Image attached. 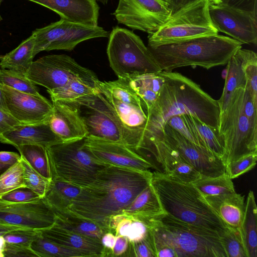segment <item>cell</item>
Here are the masks:
<instances>
[{
    "label": "cell",
    "mask_w": 257,
    "mask_h": 257,
    "mask_svg": "<svg viewBox=\"0 0 257 257\" xmlns=\"http://www.w3.org/2000/svg\"><path fill=\"white\" fill-rule=\"evenodd\" d=\"M120 213L143 221L165 213L159 198L151 183Z\"/></svg>",
    "instance_id": "26"
},
{
    "label": "cell",
    "mask_w": 257,
    "mask_h": 257,
    "mask_svg": "<svg viewBox=\"0 0 257 257\" xmlns=\"http://www.w3.org/2000/svg\"><path fill=\"white\" fill-rule=\"evenodd\" d=\"M0 110L3 112L9 114L7 108L4 93L0 86Z\"/></svg>",
    "instance_id": "57"
},
{
    "label": "cell",
    "mask_w": 257,
    "mask_h": 257,
    "mask_svg": "<svg viewBox=\"0 0 257 257\" xmlns=\"http://www.w3.org/2000/svg\"><path fill=\"white\" fill-rule=\"evenodd\" d=\"M197 0H171L172 14L182 7Z\"/></svg>",
    "instance_id": "56"
},
{
    "label": "cell",
    "mask_w": 257,
    "mask_h": 257,
    "mask_svg": "<svg viewBox=\"0 0 257 257\" xmlns=\"http://www.w3.org/2000/svg\"><path fill=\"white\" fill-rule=\"evenodd\" d=\"M70 102L78 109L87 132L86 137L123 143L119 124L100 91Z\"/></svg>",
    "instance_id": "12"
},
{
    "label": "cell",
    "mask_w": 257,
    "mask_h": 257,
    "mask_svg": "<svg viewBox=\"0 0 257 257\" xmlns=\"http://www.w3.org/2000/svg\"><path fill=\"white\" fill-rule=\"evenodd\" d=\"M80 189L63 181L51 180L43 198L53 211H65L79 194Z\"/></svg>",
    "instance_id": "32"
},
{
    "label": "cell",
    "mask_w": 257,
    "mask_h": 257,
    "mask_svg": "<svg viewBox=\"0 0 257 257\" xmlns=\"http://www.w3.org/2000/svg\"><path fill=\"white\" fill-rule=\"evenodd\" d=\"M166 123L169 124L190 142L207 149L193 127L185 119L184 114L171 116Z\"/></svg>",
    "instance_id": "43"
},
{
    "label": "cell",
    "mask_w": 257,
    "mask_h": 257,
    "mask_svg": "<svg viewBox=\"0 0 257 257\" xmlns=\"http://www.w3.org/2000/svg\"><path fill=\"white\" fill-rule=\"evenodd\" d=\"M39 234L37 230L21 228L6 233L3 237L6 243L31 246Z\"/></svg>",
    "instance_id": "45"
},
{
    "label": "cell",
    "mask_w": 257,
    "mask_h": 257,
    "mask_svg": "<svg viewBox=\"0 0 257 257\" xmlns=\"http://www.w3.org/2000/svg\"><path fill=\"white\" fill-rule=\"evenodd\" d=\"M127 250L128 251H125L127 254L125 256L156 257L152 238L149 231L143 239L137 242H128Z\"/></svg>",
    "instance_id": "46"
},
{
    "label": "cell",
    "mask_w": 257,
    "mask_h": 257,
    "mask_svg": "<svg viewBox=\"0 0 257 257\" xmlns=\"http://www.w3.org/2000/svg\"><path fill=\"white\" fill-rule=\"evenodd\" d=\"M21 158V155L15 152L0 151V163L3 164L11 166L19 162Z\"/></svg>",
    "instance_id": "54"
},
{
    "label": "cell",
    "mask_w": 257,
    "mask_h": 257,
    "mask_svg": "<svg viewBox=\"0 0 257 257\" xmlns=\"http://www.w3.org/2000/svg\"><path fill=\"white\" fill-rule=\"evenodd\" d=\"M152 172L108 165L80 189L67 210L110 232L109 219L119 214L150 183Z\"/></svg>",
    "instance_id": "1"
},
{
    "label": "cell",
    "mask_w": 257,
    "mask_h": 257,
    "mask_svg": "<svg viewBox=\"0 0 257 257\" xmlns=\"http://www.w3.org/2000/svg\"><path fill=\"white\" fill-rule=\"evenodd\" d=\"M243 71L246 79L245 88L257 103V55L252 50L246 49Z\"/></svg>",
    "instance_id": "42"
},
{
    "label": "cell",
    "mask_w": 257,
    "mask_h": 257,
    "mask_svg": "<svg viewBox=\"0 0 257 257\" xmlns=\"http://www.w3.org/2000/svg\"><path fill=\"white\" fill-rule=\"evenodd\" d=\"M226 227L239 229L244 213V197L236 192L204 196Z\"/></svg>",
    "instance_id": "24"
},
{
    "label": "cell",
    "mask_w": 257,
    "mask_h": 257,
    "mask_svg": "<svg viewBox=\"0 0 257 257\" xmlns=\"http://www.w3.org/2000/svg\"><path fill=\"white\" fill-rule=\"evenodd\" d=\"M257 153L244 156L226 166V173L231 179L249 171L256 165Z\"/></svg>",
    "instance_id": "44"
},
{
    "label": "cell",
    "mask_w": 257,
    "mask_h": 257,
    "mask_svg": "<svg viewBox=\"0 0 257 257\" xmlns=\"http://www.w3.org/2000/svg\"><path fill=\"white\" fill-rule=\"evenodd\" d=\"M160 74L164 78V84L156 103L148 110L141 144L160 133L166 121L174 115L190 114L218 130L220 108L218 100L178 72L162 71Z\"/></svg>",
    "instance_id": "2"
},
{
    "label": "cell",
    "mask_w": 257,
    "mask_h": 257,
    "mask_svg": "<svg viewBox=\"0 0 257 257\" xmlns=\"http://www.w3.org/2000/svg\"><path fill=\"white\" fill-rule=\"evenodd\" d=\"M10 167L9 165L0 163V176Z\"/></svg>",
    "instance_id": "58"
},
{
    "label": "cell",
    "mask_w": 257,
    "mask_h": 257,
    "mask_svg": "<svg viewBox=\"0 0 257 257\" xmlns=\"http://www.w3.org/2000/svg\"><path fill=\"white\" fill-rule=\"evenodd\" d=\"M109 34V32L98 26H90L73 23L63 36L52 43L45 51H71L81 42L95 38L107 37Z\"/></svg>",
    "instance_id": "27"
},
{
    "label": "cell",
    "mask_w": 257,
    "mask_h": 257,
    "mask_svg": "<svg viewBox=\"0 0 257 257\" xmlns=\"http://www.w3.org/2000/svg\"><path fill=\"white\" fill-rule=\"evenodd\" d=\"M16 148L32 167L45 178L52 180L45 147L38 145H22Z\"/></svg>",
    "instance_id": "35"
},
{
    "label": "cell",
    "mask_w": 257,
    "mask_h": 257,
    "mask_svg": "<svg viewBox=\"0 0 257 257\" xmlns=\"http://www.w3.org/2000/svg\"><path fill=\"white\" fill-rule=\"evenodd\" d=\"M84 146L98 161L105 165L141 170L155 169L154 165L149 159L122 143L86 137Z\"/></svg>",
    "instance_id": "18"
},
{
    "label": "cell",
    "mask_w": 257,
    "mask_h": 257,
    "mask_svg": "<svg viewBox=\"0 0 257 257\" xmlns=\"http://www.w3.org/2000/svg\"><path fill=\"white\" fill-rule=\"evenodd\" d=\"M1 56H0V59H1Z\"/></svg>",
    "instance_id": "63"
},
{
    "label": "cell",
    "mask_w": 257,
    "mask_h": 257,
    "mask_svg": "<svg viewBox=\"0 0 257 257\" xmlns=\"http://www.w3.org/2000/svg\"><path fill=\"white\" fill-rule=\"evenodd\" d=\"M58 14L61 19L81 25L98 26L99 7L95 0H26Z\"/></svg>",
    "instance_id": "22"
},
{
    "label": "cell",
    "mask_w": 257,
    "mask_h": 257,
    "mask_svg": "<svg viewBox=\"0 0 257 257\" xmlns=\"http://www.w3.org/2000/svg\"><path fill=\"white\" fill-rule=\"evenodd\" d=\"M62 142L52 131L47 121L20 124L0 135V142L15 148L22 145H38L46 148Z\"/></svg>",
    "instance_id": "23"
},
{
    "label": "cell",
    "mask_w": 257,
    "mask_h": 257,
    "mask_svg": "<svg viewBox=\"0 0 257 257\" xmlns=\"http://www.w3.org/2000/svg\"><path fill=\"white\" fill-rule=\"evenodd\" d=\"M143 222L153 236L174 249L177 257H227L220 236L215 232L165 213Z\"/></svg>",
    "instance_id": "5"
},
{
    "label": "cell",
    "mask_w": 257,
    "mask_h": 257,
    "mask_svg": "<svg viewBox=\"0 0 257 257\" xmlns=\"http://www.w3.org/2000/svg\"><path fill=\"white\" fill-rule=\"evenodd\" d=\"M128 246L127 238L123 236H116L115 243L112 249V256L121 255L126 251Z\"/></svg>",
    "instance_id": "53"
},
{
    "label": "cell",
    "mask_w": 257,
    "mask_h": 257,
    "mask_svg": "<svg viewBox=\"0 0 257 257\" xmlns=\"http://www.w3.org/2000/svg\"><path fill=\"white\" fill-rule=\"evenodd\" d=\"M246 49H238L228 61L226 68L225 83L220 99L218 100L220 111L224 107L231 93L236 88L245 87L246 79L243 63Z\"/></svg>",
    "instance_id": "28"
},
{
    "label": "cell",
    "mask_w": 257,
    "mask_h": 257,
    "mask_svg": "<svg viewBox=\"0 0 257 257\" xmlns=\"http://www.w3.org/2000/svg\"><path fill=\"white\" fill-rule=\"evenodd\" d=\"M210 0H197L177 10L158 30L149 34L148 46L218 34L210 17Z\"/></svg>",
    "instance_id": "10"
},
{
    "label": "cell",
    "mask_w": 257,
    "mask_h": 257,
    "mask_svg": "<svg viewBox=\"0 0 257 257\" xmlns=\"http://www.w3.org/2000/svg\"><path fill=\"white\" fill-rule=\"evenodd\" d=\"M184 116L197 132L207 149L224 162L225 142L218 130L210 127L192 115L184 114Z\"/></svg>",
    "instance_id": "33"
},
{
    "label": "cell",
    "mask_w": 257,
    "mask_h": 257,
    "mask_svg": "<svg viewBox=\"0 0 257 257\" xmlns=\"http://www.w3.org/2000/svg\"><path fill=\"white\" fill-rule=\"evenodd\" d=\"M31 247L38 257H85L79 251L61 246L47 239L40 232L31 243Z\"/></svg>",
    "instance_id": "37"
},
{
    "label": "cell",
    "mask_w": 257,
    "mask_h": 257,
    "mask_svg": "<svg viewBox=\"0 0 257 257\" xmlns=\"http://www.w3.org/2000/svg\"><path fill=\"white\" fill-rule=\"evenodd\" d=\"M147 47L160 69L171 71L186 66L209 69L225 65L242 44L217 34Z\"/></svg>",
    "instance_id": "4"
},
{
    "label": "cell",
    "mask_w": 257,
    "mask_h": 257,
    "mask_svg": "<svg viewBox=\"0 0 257 257\" xmlns=\"http://www.w3.org/2000/svg\"><path fill=\"white\" fill-rule=\"evenodd\" d=\"M157 140L177 150L203 177H217L226 173L222 159L190 142L167 123L157 135L144 141L141 147Z\"/></svg>",
    "instance_id": "13"
},
{
    "label": "cell",
    "mask_w": 257,
    "mask_h": 257,
    "mask_svg": "<svg viewBox=\"0 0 257 257\" xmlns=\"http://www.w3.org/2000/svg\"><path fill=\"white\" fill-rule=\"evenodd\" d=\"M116 236L112 233H105L101 238V242L104 247L112 249L115 243Z\"/></svg>",
    "instance_id": "55"
},
{
    "label": "cell",
    "mask_w": 257,
    "mask_h": 257,
    "mask_svg": "<svg viewBox=\"0 0 257 257\" xmlns=\"http://www.w3.org/2000/svg\"><path fill=\"white\" fill-rule=\"evenodd\" d=\"M0 83L22 92L40 94L36 85L18 71L0 68Z\"/></svg>",
    "instance_id": "38"
},
{
    "label": "cell",
    "mask_w": 257,
    "mask_h": 257,
    "mask_svg": "<svg viewBox=\"0 0 257 257\" xmlns=\"http://www.w3.org/2000/svg\"><path fill=\"white\" fill-rule=\"evenodd\" d=\"M25 187L23 167L20 160L0 176V198L12 190Z\"/></svg>",
    "instance_id": "40"
},
{
    "label": "cell",
    "mask_w": 257,
    "mask_h": 257,
    "mask_svg": "<svg viewBox=\"0 0 257 257\" xmlns=\"http://www.w3.org/2000/svg\"><path fill=\"white\" fill-rule=\"evenodd\" d=\"M257 208L254 193L250 191L245 203L243 218L239 228L247 257H257Z\"/></svg>",
    "instance_id": "29"
},
{
    "label": "cell",
    "mask_w": 257,
    "mask_h": 257,
    "mask_svg": "<svg viewBox=\"0 0 257 257\" xmlns=\"http://www.w3.org/2000/svg\"><path fill=\"white\" fill-rule=\"evenodd\" d=\"M54 211L44 198L25 203H10L0 200V224L41 230L55 223Z\"/></svg>",
    "instance_id": "16"
},
{
    "label": "cell",
    "mask_w": 257,
    "mask_h": 257,
    "mask_svg": "<svg viewBox=\"0 0 257 257\" xmlns=\"http://www.w3.org/2000/svg\"><path fill=\"white\" fill-rule=\"evenodd\" d=\"M41 198L28 187H21L6 193L0 198V200L10 203H25L37 201Z\"/></svg>",
    "instance_id": "47"
},
{
    "label": "cell",
    "mask_w": 257,
    "mask_h": 257,
    "mask_svg": "<svg viewBox=\"0 0 257 257\" xmlns=\"http://www.w3.org/2000/svg\"><path fill=\"white\" fill-rule=\"evenodd\" d=\"M55 223L75 232L101 239L105 231L93 222L74 215L68 210H53Z\"/></svg>",
    "instance_id": "31"
},
{
    "label": "cell",
    "mask_w": 257,
    "mask_h": 257,
    "mask_svg": "<svg viewBox=\"0 0 257 257\" xmlns=\"http://www.w3.org/2000/svg\"><path fill=\"white\" fill-rule=\"evenodd\" d=\"M148 232V230L146 224L142 221L134 218L129 227L126 237L128 242H137L144 238Z\"/></svg>",
    "instance_id": "50"
},
{
    "label": "cell",
    "mask_w": 257,
    "mask_h": 257,
    "mask_svg": "<svg viewBox=\"0 0 257 257\" xmlns=\"http://www.w3.org/2000/svg\"><path fill=\"white\" fill-rule=\"evenodd\" d=\"M37 230L47 239L61 246L79 251L85 257L112 256V249L104 247L100 239L75 232L55 223L50 227Z\"/></svg>",
    "instance_id": "21"
},
{
    "label": "cell",
    "mask_w": 257,
    "mask_h": 257,
    "mask_svg": "<svg viewBox=\"0 0 257 257\" xmlns=\"http://www.w3.org/2000/svg\"><path fill=\"white\" fill-rule=\"evenodd\" d=\"M172 14L171 0H118L113 13L119 24L149 34L158 30Z\"/></svg>",
    "instance_id": "11"
},
{
    "label": "cell",
    "mask_w": 257,
    "mask_h": 257,
    "mask_svg": "<svg viewBox=\"0 0 257 257\" xmlns=\"http://www.w3.org/2000/svg\"><path fill=\"white\" fill-rule=\"evenodd\" d=\"M94 73L64 55H49L33 61L25 74L36 85L52 90L63 86L71 79Z\"/></svg>",
    "instance_id": "14"
},
{
    "label": "cell",
    "mask_w": 257,
    "mask_h": 257,
    "mask_svg": "<svg viewBox=\"0 0 257 257\" xmlns=\"http://www.w3.org/2000/svg\"><path fill=\"white\" fill-rule=\"evenodd\" d=\"M140 150L148 152L152 157L156 171L171 178L192 183L202 177L177 150L162 140L147 144Z\"/></svg>",
    "instance_id": "19"
},
{
    "label": "cell",
    "mask_w": 257,
    "mask_h": 257,
    "mask_svg": "<svg viewBox=\"0 0 257 257\" xmlns=\"http://www.w3.org/2000/svg\"><path fill=\"white\" fill-rule=\"evenodd\" d=\"M20 124L10 114L0 110V135Z\"/></svg>",
    "instance_id": "52"
},
{
    "label": "cell",
    "mask_w": 257,
    "mask_h": 257,
    "mask_svg": "<svg viewBox=\"0 0 257 257\" xmlns=\"http://www.w3.org/2000/svg\"><path fill=\"white\" fill-rule=\"evenodd\" d=\"M204 196L235 192L233 183L226 173L217 177H203L192 183Z\"/></svg>",
    "instance_id": "36"
},
{
    "label": "cell",
    "mask_w": 257,
    "mask_h": 257,
    "mask_svg": "<svg viewBox=\"0 0 257 257\" xmlns=\"http://www.w3.org/2000/svg\"><path fill=\"white\" fill-rule=\"evenodd\" d=\"M84 139L62 142L46 148L52 180L63 181L80 188L106 167L84 147Z\"/></svg>",
    "instance_id": "7"
},
{
    "label": "cell",
    "mask_w": 257,
    "mask_h": 257,
    "mask_svg": "<svg viewBox=\"0 0 257 257\" xmlns=\"http://www.w3.org/2000/svg\"><path fill=\"white\" fill-rule=\"evenodd\" d=\"M108 37V59L118 78L162 71L148 48L132 31L116 26Z\"/></svg>",
    "instance_id": "8"
},
{
    "label": "cell",
    "mask_w": 257,
    "mask_h": 257,
    "mask_svg": "<svg viewBox=\"0 0 257 257\" xmlns=\"http://www.w3.org/2000/svg\"><path fill=\"white\" fill-rule=\"evenodd\" d=\"M4 256L38 257L31 246L5 243L3 249Z\"/></svg>",
    "instance_id": "49"
},
{
    "label": "cell",
    "mask_w": 257,
    "mask_h": 257,
    "mask_svg": "<svg viewBox=\"0 0 257 257\" xmlns=\"http://www.w3.org/2000/svg\"><path fill=\"white\" fill-rule=\"evenodd\" d=\"M2 1H3V0H0V6H1V4Z\"/></svg>",
    "instance_id": "62"
},
{
    "label": "cell",
    "mask_w": 257,
    "mask_h": 257,
    "mask_svg": "<svg viewBox=\"0 0 257 257\" xmlns=\"http://www.w3.org/2000/svg\"><path fill=\"white\" fill-rule=\"evenodd\" d=\"M99 79L94 73L75 77L63 86L47 90L51 101L70 102L99 92Z\"/></svg>",
    "instance_id": "25"
},
{
    "label": "cell",
    "mask_w": 257,
    "mask_h": 257,
    "mask_svg": "<svg viewBox=\"0 0 257 257\" xmlns=\"http://www.w3.org/2000/svg\"><path fill=\"white\" fill-rule=\"evenodd\" d=\"M98 2L102 3L103 5H106L108 0H97Z\"/></svg>",
    "instance_id": "60"
},
{
    "label": "cell",
    "mask_w": 257,
    "mask_h": 257,
    "mask_svg": "<svg viewBox=\"0 0 257 257\" xmlns=\"http://www.w3.org/2000/svg\"><path fill=\"white\" fill-rule=\"evenodd\" d=\"M243 112L249 120L257 125V103L253 100L251 94L246 88H243L241 95Z\"/></svg>",
    "instance_id": "48"
},
{
    "label": "cell",
    "mask_w": 257,
    "mask_h": 257,
    "mask_svg": "<svg viewBox=\"0 0 257 257\" xmlns=\"http://www.w3.org/2000/svg\"><path fill=\"white\" fill-rule=\"evenodd\" d=\"M150 183L166 214L220 236L224 233L226 227L192 183L175 180L157 171L152 172Z\"/></svg>",
    "instance_id": "3"
},
{
    "label": "cell",
    "mask_w": 257,
    "mask_h": 257,
    "mask_svg": "<svg viewBox=\"0 0 257 257\" xmlns=\"http://www.w3.org/2000/svg\"><path fill=\"white\" fill-rule=\"evenodd\" d=\"M100 93L120 127L123 143L137 152L147 121V108L124 79L98 82Z\"/></svg>",
    "instance_id": "6"
},
{
    "label": "cell",
    "mask_w": 257,
    "mask_h": 257,
    "mask_svg": "<svg viewBox=\"0 0 257 257\" xmlns=\"http://www.w3.org/2000/svg\"><path fill=\"white\" fill-rule=\"evenodd\" d=\"M220 239L227 257H247L239 229L226 227Z\"/></svg>",
    "instance_id": "41"
},
{
    "label": "cell",
    "mask_w": 257,
    "mask_h": 257,
    "mask_svg": "<svg viewBox=\"0 0 257 257\" xmlns=\"http://www.w3.org/2000/svg\"><path fill=\"white\" fill-rule=\"evenodd\" d=\"M223 3L257 15V0H224Z\"/></svg>",
    "instance_id": "51"
},
{
    "label": "cell",
    "mask_w": 257,
    "mask_h": 257,
    "mask_svg": "<svg viewBox=\"0 0 257 257\" xmlns=\"http://www.w3.org/2000/svg\"><path fill=\"white\" fill-rule=\"evenodd\" d=\"M211 22L218 32L223 33L241 44L257 43L256 14L224 3H210Z\"/></svg>",
    "instance_id": "15"
},
{
    "label": "cell",
    "mask_w": 257,
    "mask_h": 257,
    "mask_svg": "<svg viewBox=\"0 0 257 257\" xmlns=\"http://www.w3.org/2000/svg\"><path fill=\"white\" fill-rule=\"evenodd\" d=\"M34 36L32 35L17 47L1 56L0 68L26 74L33 61Z\"/></svg>",
    "instance_id": "30"
},
{
    "label": "cell",
    "mask_w": 257,
    "mask_h": 257,
    "mask_svg": "<svg viewBox=\"0 0 257 257\" xmlns=\"http://www.w3.org/2000/svg\"><path fill=\"white\" fill-rule=\"evenodd\" d=\"M21 162L23 167L26 187L36 193L41 198H43L49 189L51 180L45 178L36 171L22 156Z\"/></svg>",
    "instance_id": "39"
},
{
    "label": "cell",
    "mask_w": 257,
    "mask_h": 257,
    "mask_svg": "<svg viewBox=\"0 0 257 257\" xmlns=\"http://www.w3.org/2000/svg\"><path fill=\"white\" fill-rule=\"evenodd\" d=\"M52 112L48 122L63 142L84 139L87 132L76 105L71 102L52 101Z\"/></svg>",
    "instance_id": "20"
},
{
    "label": "cell",
    "mask_w": 257,
    "mask_h": 257,
    "mask_svg": "<svg viewBox=\"0 0 257 257\" xmlns=\"http://www.w3.org/2000/svg\"><path fill=\"white\" fill-rule=\"evenodd\" d=\"M0 257H4L3 252V250L1 249H0Z\"/></svg>",
    "instance_id": "61"
},
{
    "label": "cell",
    "mask_w": 257,
    "mask_h": 257,
    "mask_svg": "<svg viewBox=\"0 0 257 257\" xmlns=\"http://www.w3.org/2000/svg\"><path fill=\"white\" fill-rule=\"evenodd\" d=\"M73 24L61 19L59 21L34 31L32 32L35 38L34 56L41 51H45L49 45L63 36Z\"/></svg>",
    "instance_id": "34"
},
{
    "label": "cell",
    "mask_w": 257,
    "mask_h": 257,
    "mask_svg": "<svg viewBox=\"0 0 257 257\" xmlns=\"http://www.w3.org/2000/svg\"><path fill=\"white\" fill-rule=\"evenodd\" d=\"M9 114L22 124L47 121L53 103L41 95L22 92L0 83Z\"/></svg>",
    "instance_id": "17"
},
{
    "label": "cell",
    "mask_w": 257,
    "mask_h": 257,
    "mask_svg": "<svg viewBox=\"0 0 257 257\" xmlns=\"http://www.w3.org/2000/svg\"><path fill=\"white\" fill-rule=\"evenodd\" d=\"M210 3L214 4H219L223 3L224 0H210Z\"/></svg>",
    "instance_id": "59"
},
{
    "label": "cell",
    "mask_w": 257,
    "mask_h": 257,
    "mask_svg": "<svg viewBox=\"0 0 257 257\" xmlns=\"http://www.w3.org/2000/svg\"><path fill=\"white\" fill-rule=\"evenodd\" d=\"M243 88L234 89L220 111L218 131L225 142V166L244 156L257 153V125L243 112L241 95Z\"/></svg>",
    "instance_id": "9"
}]
</instances>
